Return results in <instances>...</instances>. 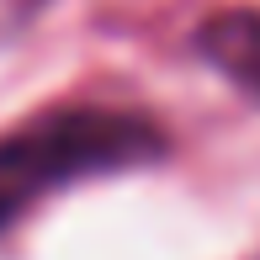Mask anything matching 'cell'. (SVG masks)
Segmentation results:
<instances>
[{
	"mask_svg": "<svg viewBox=\"0 0 260 260\" xmlns=\"http://www.w3.org/2000/svg\"><path fill=\"white\" fill-rule=\"evenodd\" d=\"M38 11H43V0H0V43H6L11 32H21Z\"/></svg>",
	"mask_w": 260,
	"mask_h": 260,
	"instance_id": "cell-3",
	"label": "cell"
},
{
	"mask_svg": "<svg viewBox=\"0 0 260 260\" xmlns=\"http://www.w3.org/2000/svg\"><path fill=\"white\" fill-rule=\"evenodd\" d=\"M197 48L229 80H239L244 90L260 96V16L255 11H223V16H212L197 32Z\"/></svg>",
	"mask_w": 260,
	"mask_h": 260,
	"instance_id": "cell-2",
	"label": "cell"
},
{
	"mask_svg": "<svg viewBox=\"0 0 260 260\" xmlns=\"http://www.w3.org/2000/svg\"><path fill=\"white\" fill-rule=\"evenodd\" d=\"M165 154V138L149 117L112 106H64L0 138V234L21 223L53 191L112 175L127 165H149Z\"/></svg>",
	"mask_w": 260,
	"mask_h": 260,
	"instance_id": "cell-1",
	"label": "cell"
}]
</instances>
